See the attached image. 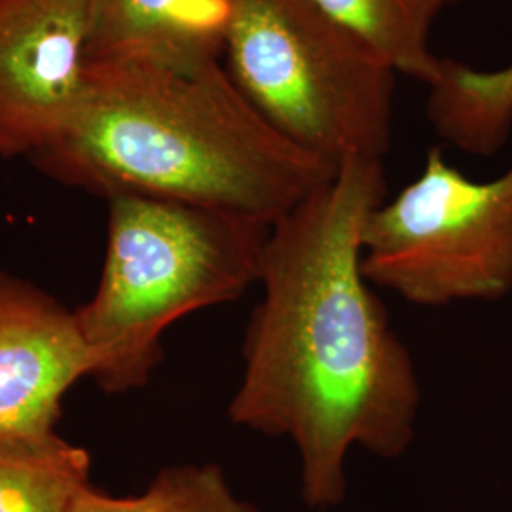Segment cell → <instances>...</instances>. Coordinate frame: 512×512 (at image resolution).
<instances>
[{
    "label": "cell",
    "mask_w": 512,
    "mask_h": 512,
    "mask_svg": "<svg viewBox=\"0 0 512 512\" xmlns=\"http://www.w3.org/2000/svg\"><path fill=\"white\" fill-rule=\"evenodd\" d=\"M135 497H112L86 486L74 499L69 512H133Z\"/></svg>",
    "instance_id": "13"
},
{
    "label": "cell",
    "mask_w": 512,
    "mask_h": 512,
    "mask_svg": "<svg viewBox=\"0 0 512 512\" xmlns=\"http://www.w3.org/2000/svg\"><path fill=\"white\" fill-rule=\"evenodd\" d=\"M90 78L88 0H0V156L57 143Z\"/></svg>",
    "instance_id": "6"
},
{
    "label": "cell",
    "mask_w": 512,
    "mask_h": 512,
    "mask_svg": "<svg viewBox=\"0 0 512 512\" xmlns=\"http://www.w3.org/2000/svg\"><path fill=\"white\" fill-rule=\"evenodd\" d=\"M33 160L109 200L148 196L268 226L338 169L275 131L222 61L92 65L73 124Z\"/></svg>",
    "instance_id": "2"
},
{
    "label": "cell",
    "mask_w": 512,
    "mask_h": 512,
    "mask_svg": "<svg viewBox=\"0 0 512 512\" xmlns=\"http://www.w3.org/2000/svg\"><path fill=\"white\" fill-rule=\"evenodd\" d=\"M361 266L376 287L421 308L512 291V164L473 181L431 148L420 175L366 219Z\"/></svg>",
    "instance_id": "5"
},
{
    "label": "cell",
    "mask_w": 512,
    "mask_h": 512,
    "mask_svg": "<svg viewBox=\"0 0 512 512\" xmlns=\"http://www.w3.org/2000/svg\"><path fill=\"white\" fill-rule=\"evenodd\" d=\"M109 202L101 281L74 317L90 376L107 393H128L150 382L173 323L236 302L258 283L270 226L148 196Z\"/></svg>",
    "instance_id": "3"
},
{
    "label": "cell",
    "mask_w": 512,
    "mask_h": 512,
    "mask_svg": "<svg viewBox=\"0 0 512 512\" xmlns=\"http://www.w3.org/2000/svg\"><path fill=\"white\" fill-rule=\"evenodd\" d=\"M385 198L384 162L338 165L264 247L228 420L293 442L313 511L344 503L353 448L399 459L416 439L418 368L361 266L366 219Z\"/></svg>",
    "instance_id": "1"
},
{
    "label": "cell",
    "mask_w": 512,
    "mask_h": 512,
    "mask_svg": "<svg viewBox=\"0 0 512 512\" xmlns=\"http://www.w3.org/2000/svg\"><path fill=\"white\" fill-rule=\"evenodd\" d=\"M234 0H88V59L194 65L220 61Z\"/></svg>",
    "instance_id": "8"
},
{
    "label": "cell",
    "mask_w": 512,
    "mask_h": 512,
    "mask_svg": "<svg viewBox=\"0 0 512 512\" xmlns=\"http://www.w3.org/2000/svg\"><path fill=\"white\" fill-rule=\"evenodd\" d=\"M90 374L74 311L0 274V440L55 431L65 393Z\"/></svg>",
    "instance_id": "7"
},
{
    "label": "cell",
    "mask_w": 512,
    "mask_h": 512,
    "mask_svg": "<svg viewBox=\"0 0 512 512\" xmlns=\"http://www.w3.org/2000/svg\"><path fill=\"white\" fill-rule=\"evenodd\" d=\"M90 467V454L55 431L0 440V512H69Z\"/></svg>",
    "instance_id": "10"
},
{
    "label": "cell",
    "mask_w": 512,
    "mask_h": 512,
    "mask_svg": "<svg viewBox=\"0 0 512 512\" xmlns=\"http://www.w3.org/2000/svg\"><path fill=\"white\" fill-rule=\"evenodd\" d=\"M133 512H258L239 497L215 463L175 465L154 476L135 497Z\"/></svg>",
    "instance_id": "12"
},
{
    "label": "cell",
    "mask_w": 512,
    "mask_h": 512,
    "mask_svg": "<svg viewBox=\"0 0 512 512\" xmlns=\"http://www.w3.org/2000/svg\"><path fill=\"white\" fill-rule=\"evenodd\" d=\"M226 71L296 147L342 165L391 147L395 69L313 0H234Z\"/></svg>",
    "instance_id": "4"
},
{
    "label": "cell",
    "mask_w": 512,
    "mask_h": 512,
    "mask_svg": "<svg viewBox=\"0 0 512 512\" xmlns=\"http://www.w3.org/2000/svg\"><path fill=\"white\" fill-rule=\"evenodd\" d=\"M427 116L440 139L473 156H494L511 135L512 63L476 71L439 57L427 82Z\"/></svg>",
    "instance_id": "9"
},
{
    "label": "cell",
    "mask_w": 512,
    "mask_h": 512,
    "mask_svg": "<svg viewBox=\"0 0 512 512\" xmlns=\"http://www.w3.org/2000/svg\"><path fill=\"white\" fill-rule=\"evenodd\" d=\"M330 18L382 55L395 73L427 84L439 65L431 31L458 0H313Z\"/></svg>",
    "instance_id": "11"
}]
</instances>
